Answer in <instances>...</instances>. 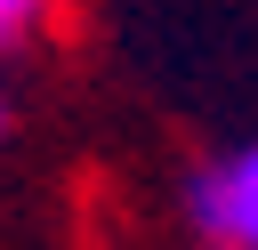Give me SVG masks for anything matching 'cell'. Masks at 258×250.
<instances>
[{"label":"cell","mask_w":258,"mask_h":250,"mask_svg":"<svg viewBox=\"0 0 258 250\" xmlns=\"http://www.w3.org/2000/svg\"><path fill=\"white\" fill-rule=\"evenodd\" d=\"M185 218L202 234H218L226 250H258V145L218 161V169H202L185 185Z\"/></svg>","instance_id":"obj_1"},{"label":"cell","mask_w":258,"mask_h":250,"mask_svg":"<svg viewBox=\"0 0 258 250\" xmlns=\"http://www.w3.org/2000/svg\"><path fill=\"white\" fill-rule=\"evenodd\" d=\"M40 8H48V0H0V48H16V40L40 24Z\"/></svg>","instance_id":"obj_2"}]
</instances>
